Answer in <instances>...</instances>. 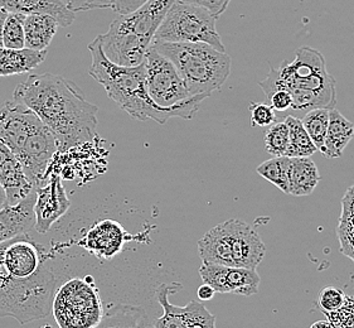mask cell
<instances>
[{
	"label": "cell",
	"mask_w": 354,
	"mask_h": 328,
	"mask_svg": "<svg viewBox=\"0 0 354 328\" xmlns=\"http://www.w3.org/2000/svg\"><path fill=\"white\" fill-rule=\"evenodd\" d=\"M7 9L0 7V48L4 47V43H3V30H4V23L8 17Z\"/></svg>",
	"instance_id": "obj_40"
},
{
	"label": "cell",
	"mask_w": 354,
	"mask_h": 328,
	"mask_svg": "<svg viewBox=\"0 0 354 328\" xmlns=\"http://www.w3.org/2000/svg\"><path fill=\"white\" fill-rule=\"evenodd\" d=\"M228 225L234 266L256 271L266 254V246L262 243L261 237L254 228L241 220L230 219Z\"/></svg>",
	"instance_id": "obj_13"
},
{
	"label": "cell",
	"mask_w": 354,
	"mask_h": 328,
	"mask_svg": "<svg viewBox=\"0 0 354 328\" xmlns=\"http://www.w3.org/2000/svg\"><path fill=\"white\" fill-rule=\"evenodd\" d=\"M266 98L270 101V105L275 111H286L291 109V105H292L290 93L283 89L274 90L272 93H268Z\"/></svg>",
	"instance_id": "obj_36"
},
{
	"label": "cell",
	"mask_w": 354,
	"mask_h": 328,
	"mask_svg": "<svg viewBox=\"0 0 354 328\" xmlns=\"http://www.w3.org/2000/svg\"><path fill=\"white\" fill-rule=\"evenodd\" d=\"M59 27L58 21L47 15H30L24 21L26 48L33 51H46Z\"/></svg>",
	"instance_id": "obj_25"
},
{
	"label": "cell",
	"mask_w": 354,
	"mask_h": 328,
	"mask_svg": "<svg viewBox=\"0 0 354 328\" xmlns=\"http://www.w3.org/2000/svg\"><path fill=\"white\" fill-rule=\"evenodd\" d=\"M0 7L24 15H50L61 27H70L76 19V13L62 0H0Z\"/></svg>",
	"instance_id": "obj_19"
},
{
	"label": "cell",
	"mask_w": 354,
	"mask_h": 328,
	"mask_svg": "<svg viewBox=\"0 0 354 328\" xmlns=\"http://www.w3.org/2000/svg\"><path fill=\"white\" fill-rule=\"evenodd\" d=\"M182 1L205 8L216 19H218L221 15L226 12L227 8L231 3V0H182Z\"/></svg>",
	"instance_id": "obj_37"
},
{
	"label": "cell",
	"mask_w": 354,
	"mask_h": 328,
	"mask_svg": "<svg viewBox=\"0 0 354 328\" xmlns=\"http://www.w3.org/2000/svg\"><path fill=\"white\" fill-rule=\"evenodd\" d=\"M283 122L289 129V147L286 157H312L314 153L318 152V148L313 143L308 131L305 130L301 119L289 115Z\"/></svg>",
	"instance_id": "obj_26"
},
{
	"label": "cell",
	"mask_w": 354,
	"mask_h": 328,
	"mask_svg": "<svg viewBox=\"0 0 354 328\" xmlns=\"http://www.w3.org/2000/svg\"><path fill=\"white\" fill-rule=\"evenodd\" d=\"M148 0H111V9L118 15H125L133 13L138 8L142 7Z\"/></svg>",
	"instance_id": "obj_38"
},
{
	"label": "cell",
	"mask_w": 354,
	"mask_h": 328,
	"mask_svg": "<svg viewBox=\"0 0 354 328\" xmlns=\"http://www.w3.org/2000/svg\"><path fill=\"white\" fill-rule=\"evenodd\" d=\"M182 286L179 283L162 284L156 289V300L163 308V316L153 322L151 328H192L191 307H178L169 302L170 294L177 293Z\"/></svg>",
	"instance_id": "obj_20"
},
{
	"label": "cell",
	"mask_w": 354,
	"mask_h": 328,
	"mask_svg": "<svg viewBox=\"0 0 354 328\" xmlns=\"http://www.w3.org/2000/svg\"><path fill=\"white\" fill-rule=\"evenodd\" d=\"M188 304L191 307L192 328H216V317L203 303L191 300Z\"/></svg>",
	"instance_id": "obj_34"
},
{
	"label": "cell",
	"mask_w": 354,
	"mask_h": 328,
	"mask_svg": "<svg viewBox=\"0 0 354 328\" xmlns=\"http://www.w3.org/2000/svg\"><path fill=\"white\" fill-rule=\"evenodd\" d=\"M353 136V122H349L337 109H332L329 111V124L324 145L320 149L322 154L329 159L342 157Z\"/></svg>",
	"instance_id": "obj_21"
},
{
	"label": "cell",
	"mask_w": 354,
	"mask_h": 328,
	"mask_svg": "<svg viewBox=\"0 0 354 328\" xmlns=\"http://www.w3.org/2000/svg\"><path fill=\"white\" fill-rule=\"evenodd\" d=\"M329 111L328 109H314L310 111H306L301 122L304 125L305 130L310 136L313 143L318 150L323 148L326 140V130L329 124Z\"/></svg>",
	"instance_id": "obj_28"
},
{
	"label": "cell",
	"mask_w": 354,
	"mask_h": 328,
	"mask_svg": "<svg viewBox=\"0 0 354 328\" xmlns=\"http://www.w3.org/2000/svg\"><path fill=\"white\" fill-rule=\"evenodd\" d=\"M37 192L33 191L17 205H7L0 210V243L17 236L28 234L36 225Z\"/></svg>",
	"instance_id": "obj_17"
},
{
	"label": "cell",
	"mask_w": 354,
	"mask_h": 328,
	"mask_svg": "<svg viewBox=\"0 0 354 328\" xmlns=\"http://www.w3.org/2000/svg\"><path fill=\"white\" fill-rule=\"evenodd\" d=\"M199 275L203 283L212 286L216 293H232L243 297L257 294L261 283V278L255 269L212 263H202L199 268Z\"/></svg>",
	"instance_id": "obj_10"
},
{
	"label": "cell",
	"mask_w": 354,
	"mask_h": 328,
	"mask_svg": "<svg viewBox=\"0 0 354 328\" xmlns=\"http://www.w3.org/2000/svg\"><path fill=\"white\" fill-rule=\"evenodd\" d=\"M289 194L291 196H309L317 188L322 176L317 164L310 157L290 158L289 171Z\"/></svg>",
	"instance_id": "obj_22"
},
{
	"label": "cell",
	"mask_w": 354,
	"mask_h": 328,
	"mask_svg": "<svg viewBox=\"0 0 354 328\" xmlns=\"http://www.w3.org/2000/svg\"><path fill=\"white\" fill-rule=\"evenodd\" d=\"M265 149L272 157L286 156L289 147V129L285 122H275L265 133Z\"/></svg>",
	"instance_id": "obj_30"
},
{
	"label": "cell",
	"mask_w": 354,
	"mask_h": 328,
	"mask_svg": "<svg viewBox=\"0 0 354 328\" xmlns=\"http://www.w3.org/2000/svg\"><path fill=\"white\" fill-rule=\"evenodd\" d=\"M0 185L7 194L8 205H17L24 200L33 191L36 185L29 179L28 174L19 159L13 152L0 140Z\"/></svg>",
	"instance_id": "obj_14"
},
{
	"label": "cell",
	"mask_w": 354,
	"mask_h": 328,
	"mask_svg": "<svg viewBox=\"0 0 354 328\" xmlns=\"http://www.w3.org/2000/svg\"><path fill=\"white\" fill-rule=\"evenodd\" d=\"M127 242V233L120 224L102 220L93 225L82 239V245L96 257L110 259L120 253Z\"/></svg>",
	"instance_id": "obj_16"
},
{
	"label": "cell",
	"mask_w": 354,
	"mask_h": 328,
	"mask_svg": "<svg viewBox=\"0 0 354 328\" xmlns=\"http://www.w3.org/2000/svg\"><path fill=\"white\" fill-rule=\"evenodd\" d=\"M216 21L217 19L205 8L177 0L164 17L153 41L205 43L217 51L226 52Z\"/></svg>",
	"instance_id": "obj_7"
},
{
	"label": "cell",
	"mask_w": 354,
	"mask_h": 328,
	"mask_svg": "<svg viewBox=\"0 0 354 328\" xmlns=\"http://www.w3.org/2000/svg\"><path fill=\"white\" fill-rule=\"evenodd\" d=\"M147 311L140 306L119 303L107 309L95 328H151Z\"/></svg>",
	"instance_id": "obj_23"
},
{
	"label": "cell",
	"mask_w": 354,
	"mask_h": 328,
	"mask_svg": "<svg viewBox=\"0 0 354 328\" xmlns=\"http://www.w3.org/2000/svg\"><path fill=\"white\" fill-rule=\"evenodd\" d=\"M198 253L203 263L234 266L228 220L205 233L198 242Z\"/></svg>",
	"instance_id": "obj_18"
},
{
	"label": "cell",
	"mask_w": 354,
	"mask_h": 328,
	"mask_svg": "<svg viewBox=\"0 0 354 328\" xmlns=\"http://www.w3.org/2000/svg\"><path fill=\"white\" fill-rule=\"evenodd\" d=\"M248 109L251 111V124L254 127L265 128L277 122V114L271 105L262 102H251Z\"/></svg>",
	"instance_id": "obj_33"
},
{
	"label": "cell",
	"mask_w": 354,
	"mask_h": 328,
	"mask_svg": "<svg viewBox=\"0 0 354 328\" xmlns=\"http://www.w3.org/2000/svg\"><path fill=\"white\" fill-rule=\"evenodd\" d=\"M100 39L104 55L113 64L124 67H135L142 64L150 47L149 42L139 37L116 33L113 30H107L106 33L100 35Z\"/></svg>",
	"instance_id": "obj_15"
},
{
	"label": "cell",
	"mask_w": 354,
	"mask_h": 328,
	"mask_svg": "<svg viewBox=\"0 0 354 328\" xmlns=\"http://www.w3.org/2000/svg\"><path fill=\"white\" fill-rule=\"evenodd\" d=\"M346 293L337 286H326L319 293L318 306L323 313L333 312L343 304Z\"/></svg>",
	"instance_id": "obj_32"
},
{
	"label": "cell",
	"mask_w": 354,
	"mask_h": 328,
	"mask_svg": "<svg viewBox=\"0 0 354 328\" xmlns=\"http://www.w3.org/2000/svg\"><path fill=\"white\" fill-rule=\"evenodd\" d=\"M7 194H6V191H4V188H3V187H1V185H0V210H1L3 207L7 206Z\"/></svg>",
	"instance_id": "obj_41"
},
{
	"label": "cell",
	"mask_w": 354,
	"mask_h": 328,
	"mask_svg": "<svg viewBox=\"0 0 354 328\" xmlns=\"http://www.w3.org/2000/svg\"><path fill=\"white\" fill-rule=\"evenodd\" d=\"M150 46L177 67L191 96H211L213 91L220 90L231 73V57L209 44L151 41Z\"/></svg>",
	"instance_id": "obj_4"
},
{
	"label": "cell",
	"mask_w": 354,
	"mask_h": 328,
	"mask_svg": "<svg viewBox=\"0 0 354 328\" xmlns=\"http://www.w3.org/2000/svg\"><path fill=\"white\" fill-rule=\"evenodd\" d=\"M56 286L57 283L15 278L8 271L0 243V317H12L21 325L46 318Z\"/></svg>",
	"instance_id": "obj_6"
},
{
	"label": "cell",
	"mask_w": 354,
	"mask_h": 328,
	"mask_svg": "<svg viewBox=\"0 0 354 328\" xmlns=\"http://www.w3.org/2000/svg\"><path fill=\"white\" fill-rule=\"evenodd\" d=\"M42 125L44 124L36 113L19 101L7 100L0 107V140L15 157L21 153L29 136Z\"/></svg>",
	"instance_id": "obj_9"
},
{
	"label": "cell",
	"mask_w": 354,
	"mask_h": 328,
	"mask_svg": "<svg viewBox=\"0 0 354 328\" xmlns=\"http://www.w3.org/2000/svg\"><path fill=\"white\" fill-rule=\"evenodd\" d=\"M37 200L35 205L36 225L35 228L39 234H47L50 228L56 224L71 207V202L67 197L62 179L57 174H52L48 183L36 188Z\"/></svg>",
	"instance_id": "obj_12"
},
{
	"label": "cell",
	"mask_w": 354,
	"mask_h": 328,
	"mask_svg": "<svg viewBox=\"0 0 354 328\" xmlns=\"http://www.w3.org/2000/svg\"><path fill=\"white\" fill-rule=\"evenodd\" d=\"M310 328H333V326L329 323V321H317L313 323Z\"/></svg>",
	"instance_id": "obj_42"
},
{
	"label": "cell",
	"mask_w": 354,
	"mask_h": 328,
	"mask_svg": "<svg viewBox=\"0 0 354 328\" xmlns=\"http://www.w3.org/2000/svg\"><path fill=\"white\" fill-rule=\"evenodd\" d=\"M46 57L47 51L9 50L3 47L0 48V78L32 71L43 64Z\"/></svg>",
	"instance_id": "obj_24"
},
{
	"label": "cell",
	"mask_w": 354,
	"mask_h": 328,
	"mask_svg": "<svg viewBox=\"0 0 354 328\" xmlns=\"http://www.w3.org/2000/svg\"><path fill=\"white\" fill-rule=\"evenodd\" d=\"M333 328H354V295H347L343 304L333 312L324 313Z\"/></svg>",
	"instance_id": "obj_31"
},
{
	"label": "cell",
	"mask_w": 354,
	"mask_h": 328,
	"mask_svg": "<svg viewBox=\"0 0 354 328\" xmlns=\"http://www.w3.org/2000/svg\"><path fill=\"white\" fill-rule=\"evenodd\" d=\"M27 15L21 13L9 12L4 23L3 30V43L4 48L9 50H21L26 48V37H24V21Z\"/></svg>",
	"instance_id": "obj_29"
},
{
	"label": "cell",
	"mask_w": 354,
	"mask_h": 328,
	"mask_svg": "<svg viewBox=\"0 0 354 328\" xmlns=\"http://www.w3.org/2000/svg\"><path fill=\"white\" fill-rule=\"evenodd\" d=\"M176 1L177 0H148L133 13L118 17L109 30L139 37L151 44L164 17Z\"/></svg>",
	"instance_id": "obj_11"
},
{
	"label": "cell",
	"mask_w": 354,
	"mask_h": 328,
	"mask_svg": "<svg viewBox=\"0 0 354 328\" xmlns=\"http://www.w3.org/2000/svg\"><path fill=\"white\" fill-rule=\"evenodd\" d=\"M93 56L90 76L104 86L107 96L115 101L130 116L140 122L154 120L165 124L171 118L189 120L197 114L208 95H197L174 107H162L150 99L147 90L145 64L124 67L115 64L104 55L100 36L87 46Z\"/></svg>",
	"instance_id": "obj_2"
},
{
	"label": "cell",
	"mask_w": 354,
	"mask_h": 328,
	"mask_svg": "<svg viewBox=\"0 0 354 328\" xmlns=\"http://www.w3.org/2000/svg\"><path fill=\"white\" fill-rule=\"evenodd\" d=\"M147 90L150 99L162 107H174L191 99L177 67L150 46L145 56Z\"/></svg>",
	"instance_id": "obj_8"
},
{
	"label": "cell",
	"mask_w": 354,
	"mask_h": 328,
	"mask_svg": "<svg viewBox=\"0 0 354 328\" xmlns=\"http://www.w3.org/2000/svg\"><path fill=\"white\" fill-rule=\"evenodd\" d=\"M214 293L216 291L213 289L212 286H208V284H202L199 286L198 291H197V295H198V300L201 302H207V300H212L214 297Z\"/></svg>",
	"instance_id": "obj_39"
},
{
	"label": "cell",
	"mask_w": 354,
	"mask_h": 328,
	"mask_svg": "<svg viewBox=\"0 0 354 328\" xmlns=\"http://www.w3.org/2000/svg\"><path fill=\"white\" fill-rule=\"evenodd\" d=\"M50 312L59 328H95L106 312L91 277L71 278L56 286Z\"/></svg>",
	"instance_id": "obj_5"
},
{
	"label": "cell",
	"mask_w": 354,
	"mask_h": 328,
	"mask_svg": "<svg viewBox=\"0 0 354 328\" xmlns=\"http://www.w3.org/2000/svg\"><path fill=\"white\" fill-rule=\"evenodd\" d=\"M259 85L265 95L277 89L289 91L294 111L332 110L337 105L335 79L326 70L324 56L309 46L298 48L294 61L283 62L279 69L270 64L269 75Z\"/></svg>",
	"instance_id": "obj_3"
},
{
	"label": "cell",
	"mask_w": 354,
	"mask_h": 328,
	"mask_svg": "<svg viewBox=\"0 0 354 328\" xmlns=\"http://www.w3.org/2000/svg\"><path fill=\"white\" fill-rule=\"evenodd\" d=\"M72 12H87L111 7V0H62Z\"/></svg>",
	"instance_id": "obj_35"
},
{
	"label": "cell",
	"mask_w": 354,
	"mask_h": 328,
	"mask_svg": "<svg viewBox=\"0 0 354 328\" xmlns=\"http://www.w3.org/2000/svg\"><path fill=\"white\" fill-rule=\"evenodd\" d=\"M13 100L36 113L64 153L96 138L99 107L87 101L80 86L55 73H37L15 87Z\"/></svg>",
	"instance_id": "obj_1"
},
{
	"label": "cell",
	"mask_w": 354,
	"mask_h": 328,
	"mask_svg": "<svg viewBox=\"0 0 354 328\" xmlns=\"http://www.w3.org/2000/svg\"><path fill=\"white\" fill-rule=\"evenodd\" d=\"M289 164H290V158L286 156L274 157L260 164L256 172L266 181H269L270 183L277 185L280 191L289 193V179H288Z\"/></svg>",
	"instance_id": "obj_27"
}]
</instances>
